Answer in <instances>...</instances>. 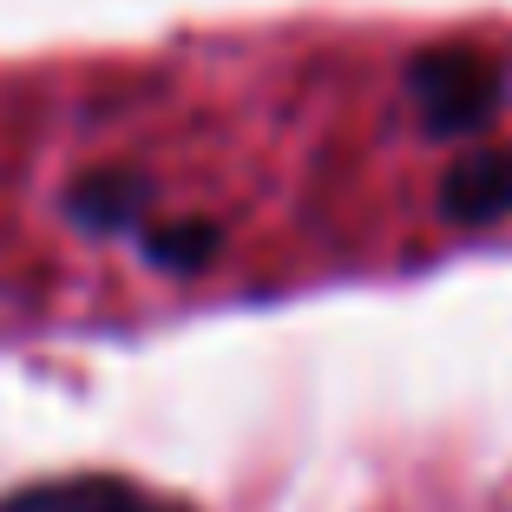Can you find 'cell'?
<instances>
[{"label":"cell","instance_id":"6da1fadb","mask_svg":"<svg viewBox=\"0 0 512 512\" xmlns=\"http://www.w3.org/2000/svg\"><path fill=\"white\" fill-rule=\"evenodd\" d=\"M407 92L434 138H473L493 125L499 99H506V66L480 46H427L407 66Z\"/></svg>","mask_w":512,"mask_h":512},{"label":"cell","instance_id":"7a4b0ae2","mask_svg":"<svg viewBox=\"0 0 512 512\" xmlns=\"http://www.w3.org/2000/svg\"><path fill=\"white\" fill-rule=\"evenodd\" d=\"M512 211V145L467 151L440 178V217L447 224H499Z\"/></svg>","mask_w":512,"mask_h":512},{"label":"cell","instance_id":"3957f363","mask_svg":"<svg viewBox=\"0 0 512 512\" xmlns=\"http://www.w3.org/2000/svg\"><path fill=\"white\" fill-rule=\"evenodd\" d=\"M0 512H184L171 499L145 493L132 480H99V473H79V480H40L20 486V493L0 499Z\"/></svg>","mask_w":512,"mask_h":512},{"label":"cell","instance_id":"277c9868","mask_svg":"<svg viewBox=\"0 0 512 512\" xmlns=\"http://www.w3.org/2000/svg\"><path fill=\"white\" fill-rule=\"evenodd\" d=\"M145 211H151V184L138 171H86L79 184H66V217L79 230H99V237L138 230Z\"/></svg>","mask_w":512,"mask_h":512},{"label":"cell","instance_id":"5b68a950","mask_svg":"<svg viewBox=\"0 0 512 512\" xmlns=\"http://www.w3.org/2000/svg\"><path fill=\"white\" fill-rule=\"evenodd\" d=\"M138 250H145V263H158V270H171V276H197L217 256V224H204V217L138 224Z\"/></svg>","mask_w":512,"mask_h":512}]
</instances>
